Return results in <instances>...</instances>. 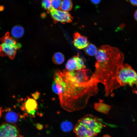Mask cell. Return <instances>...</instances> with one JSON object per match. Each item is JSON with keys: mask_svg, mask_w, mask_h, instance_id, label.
I'll list each match as a JSON object with an SVG mask.
<instances>
[{"mask_svg": "<svg viewBox=\"0 0 137 137\" xmlns=\"http://www.w3.org/2000/svg\"><path fill=\"white\" fill-rule=\"evenodd\" d=\"M95 56V70L88 82L102 84L105 95L109 96L120 87L117 78L119 69L123 64L124 54L118 48L106 45L97 49Z\"/></svg>", "mask_w": 137, "mask_h": 137, "instance_id": "cell-1", "label": "cell"}, {"mask_svg": "<svg viewBox=\"0 0 137 137\" xmlns=\"http://www.w3.org/2000/svg\"><path fill=\"white\" fill-rule=\"evenodd\" d=\"M54 79L61 86V92L58 95L61 106L69 112L85 108L90 98L98 91L97 84L89 83L88 81L81 83L72 80L59 70L55 73Z\"/></svg>", "mask_w": 137, "mask_h": 137, "instance_id": "cell-2", "label": "cell"}, {"mask_svg": "<svg viewBox=\"0 0 137 137\" xmlns=\"http://www.w3.org/2000/svg\"><path fill=\"white\" fill-rule=\"evenodd\" d=\"M103 127V123L97 117L88 114L78 120L73 131L77 137H96Z\"/></svg>", "mask_w": 137, "mask_h": 137, "instance_id": "cell-3", "label": "cell"}, {"mask_svg": "<svg viewBox=\"0 0 137 137\" xmlns=\"http://www.w3.org/2000/svg\"><path fill=\"white\" fill-rule=\"evenodd\" d=\"M0 40L2 43L0 44V56L3 57L7 56L13 60L17 50L21 48V44L10 36L8 32L1 38Z\"/></svg>", "mask_w": 137, "mask_h": 137, "instance_id": "cell-4", "label": "cell"}, {"mask_svg": "<svg viewBox=\"0 0 137 137\" xmlns=\"http://www.w3.org/2000/svg\"><path fill=\"white\" fill-rule=\"evenodd\" d=\"M117 79L120 87L127 85L132 87L137 84V73L129 64H123L119 69Z\"/></svg>", "mask_w": 137, "mask_h": 137, "instance_id": "cell-5", "label": "cell"}, {"mask_svg": "<svg viewBox=\"0 0 137 137\" xmlns=\"http://www.w3.org/2000/svg\"><path fill=\"white\" fill-rule=\"evenodd\" d=\"M0 137H23L21 135L17 127L7 123L0 126Z\"/></svg>", "mask_w": 137, "mask_h": 137, "instance_id": "cell-6", "label": "cell"}, {"mask_svg": "<svg viewBox=\"0 0 137 137\" xmlns=\"http://www.w3.org/2000/svg\"><path fill=\"white\" fill-rule=\"evenodd\" d=\"M49 12L52 18L56 22H60L62 23H70L73 20L70 14L67 11L52 8Z\"/></svg>", "mask_w": 137, "mask_h": 137, "instance_id": "cell-7", "label": "cell"}, {"mask_svg": "<svg viewBox=\"0 0 137 137\" xmlns=\"http://www.w3.org/2000/svg\"><path fill=\"white\" fill-rule=\"evenodd\" d=\"M66 70L69 71L78 70L86 67L83 59L80 57L78 54L70 58L65 65Z\"/></svg>", "mask_w": 137, "mask_h": 137, "instance_id": "cell-8", "label": "cell"}, {"mask_svg": "<svg viewBox=\"0 0 137 137\" xmlns=\"http://www.w3.org/2000/svg\"><path fill=\"white\" fill-rule=\"evenodd\" d=\"M89 71V69L85 68L73 71L67 70V73L72 79L81 83L87 82L89 80L90 78L88 74Z\"/></svg>", "mask_w": 137, "mask_h": 137, "instance_id": "cell-9", "label": "cell"}, {"mask_svg": "<svg viewBox=\"0 0 137 137\" xmlns=\"http://www.w3.org/2000/svg\"><path fill=\"white\" fill-rule=\"evenodd\" d=\"M24 104L21 106V110L33 116L37 109L38 104L36 101L33 98H28Z\"/></svg>", "mask_w": 137, "mask_h": 137, "instance_id": "cell-10", "label": "cell"}, {"mask_svg": "<svg viewBox=\"0 0 137 137\" xmlns=\"http://www.w3.org/2000/svg\"><path fill=\"white\" fill-rule=\"evenodd\" d=\"M73 38V43L74 46L78 49L84 48L89 44L87 38L82 36L78 32L74 33Z\"/></svg>", "mask_w": 137, "mask_h": 137, "instance_id": "cell-11", "label": "cell"}, {"mask_svg": "<svg viewBox=\"0 0 137 137\" xmlns=\"http://www.w3.org/2000/svg\"><path fill=\"white\" fill-rule=\"evenodd\" d=\"M7 112L5 116L6 121L8 123L14 124L16 123L19 119V115L15 112L12 111L9 108L6 110Z\"/></svg>", "mask_w": 137, "mask_h": 137, "instance_id": "cell-12", "label": "cell"}, {"mask_svg": "<svg viewBox=\"0 0 137 137\" xmlns=\"http://www.w3.org/2000/svg\"><path fill=\"white\" fill-rule=\"evenodd\" d=\"M112 106L101 102L95 103L94 105V109L100 113L108 114Z\"/></svg>", "mask_w": 137, "mask_h": 137, "instance_id": "cell-13", "label": "cell"}, {"mask_svg": "<svg viewBox=\"0 0 137 137\" xmlns=\"http://www.w3.org/2000/svg\"><path fill=\"white\" fill-rule=\"evenodd\" d=\"M24 30L22 27L20 25H16L12 29L11 33L12 36L15 38L22 37L24 33Z\"/></svg>", "mask_w": 137, "mask_h": 137, "instance_id": "cell-14", "label": "cell"}, {"mask_svg": "<svg viewBox=\"0 0 137 137\" xmlns=\"http://www.w3.org/2000/svg\"><path fill=\"white\" fill-rule=\"evenodd\" d=\"M85 53L87 55L90 56H95L97 50L96 46L92 43L89 44L84 49Z\"/></svg>", "mask_w": 137, "mask_h": 137, "instance_id": "cell-15", "label": "cell"}, {"mask_svg": "<svg viewBox=\"0 0 137 137\" xmlns=\"http://www.w3.org/2000/svg\"><path fill=\"white\" fill-rule=\"evenodd\" d=\"M65 58L63 55L62 53L57 52L55 53L52 58L53 63L57 65L62 64Z\"/></svg>", "mask_w": 137, "mask_h": 137, "instance_id": "cell-16", "label": "cell"}, {"mask_svg": "<svg viewBox=\"0 0 137 137\" xmlns=\"http://www.w3.org/2000/svg\"><path fill=\"white\" fill-rule=\"evenodd\" d=\"M73 4L71 0H63L61 2L60 9L65 11H69L71 10Z\"/></svg>", "mask_w": 137, "mask_h": 137, "instance_id": "cell-17", "label": "cell"}, {"mask_svg": "<svg viewBox=\"0 0 137 137\" xmlns=\"http://www.w3.org/2000/svg\"><path fill=\"white\" fill-rule=\"evenodd\" d=\"M73 127L72 123L67 121L62 122L60 125V128L62 130L66 132L71 131L73 129Z\"/></svg>", "mask_w": 137, "mask_h": 137, "instance_id": "cell-18", "label": "cell"}, {"mask_svg": "<svg viewBox=\"0 0 137 137\" xmlns=\"http://www.w3.org/2000/svg\"><path fill=\"white\" fill-rule=\"evenodd\" d=\"M42 5L44 9L49 11L53 8L51 0H42Z\"/></svg>", "mask_w": 137, "mask_h": 137, "instance_id": "cell-19", "label": "cell"}, {"mask_svg": "<svg viewBox=\"0 0 137 137\" xmlns=\"http://www.w3.org/2000/svg\"><path fill=\"white\" fill-rule=\"evenodd\" d=\"M53 8L55 9H60L61 1V0H51Z\"/></svg>", "mask_w": 137, "mask_h": 137, "instance_id": "cell-20", "label": "cell"}, {"mask_svg": "<svg viewBox=\"0 0 137 137\" xmlns=\"http://www.w3.org/2000/svg\"><path fill=\"white\" fill-rule=\"evenodd\" d=\"M31 95L34 99H37L39 97L40 93L38 91H36L32 94Z\"/></svg>", "mask_w": 137, "mask_h": 137, "instance_id": "cell-21", "label": "cell"}, {"mask_svg": "<svg viewBox=\"0 0 137 137\" xmlns=\"http://www.w3.org/2000/svg\"><path fill=\"white\" fill-rule=\"evenodd\" d=\"M131 4L133 5L137 6V0H129Z\"/></svg>", "mask_w": 137, "mask_h": 137, "instance_id": "cell-22", "label": "cell"}, {"mask_svg": "<svg viewBox=\"0 0 137 137\" xmlns=\"http://www.w3.org/2000/svg\"><path fill=\"white\" fill-rule=\"evenodd\" d=\"M91 2L95 4H97L100 2L101 0H91Z\"/></svg>", "mask_w": 137, "mask_h": 137, "instance_id": "cell-23", "label": "cell"}, {"mask_svg": "<svg viewBox=\"0 0 137 137\" xmlns=\"http://www.w3.org/2000/svg\"><path fill=\"white\" fill-rule=\"evenodd\" d=\"M42 125L40 124H37L36 125V127L39 130L43 128Z\"/></svg>", "mask_w": 137, "mask_h": 137, "instance_id": "cell-24", "label": "cell"}, {"mask_svg": "<svg viewBox=\"0 0 137 137\" xmlns=\"http://www.w3.org/2000/svg\"><path fill=\"white\" fill-rule=\"evenodd\" d=\"M134 17L135 20L137 21V10L135 12L134 14Z\"/></svg>", "mask_w": 137, "mask_h": 137, "instance_id": "cell-25", "label": "cell"}, {"mask_svg": "<svg viewBox=\"0 0 137 137\" xmlns=\"http://www.w3.org/2000/svg\"><path fill=\"white\" fill-rule=\"evenodd\" d=\"M137 86V84H136ZM133 92V93H134L136 94H137V90L135 89L134 90H132Z\"/></svg>", "mask_w": 137, "mask_h": 137, "instance_id": "cell-26", "label": "cell"}, {"mask_svg": "<svg viewBox=\"0 0 137 137\" xmlns=\"http://www.w3.org/2000/svg\"><path fill=\"white\" fill-rule=\"evenodd\" d=\"M4 9V7L3 6H0V11H3Z\"/></svg>", "mask_w": 137, "mask_h": 137, "instance_id": "cell-27", "label": "cell"}, {"mask_svg": "<svg viewBox=\"0 0 137 137\" xmlns=\"http://www.w3.org/2000/svg\"><path fill=\"white\" fill-rule=\"evenodd\" d=\"M103 137H111V136H110V135H104Z\"/></svg>", "mask_w": 137, "mask_h": 137, "instance_id": "cell-28", "label": "cell"}, {"mask_svg": "<svg viewBox=\"0 0 137 137\" xmlns=\"http://www.w3.org/2000/svg\"><path fill=\"white\" fill-rule=\"evenodd\" d=\"M2 108H0V117L1 116V115H2Z\"/></svg>", "mask_w": 137, "mask_h": 137, "instance_id": "cell-29", "label": "cell"}]
</instances>
